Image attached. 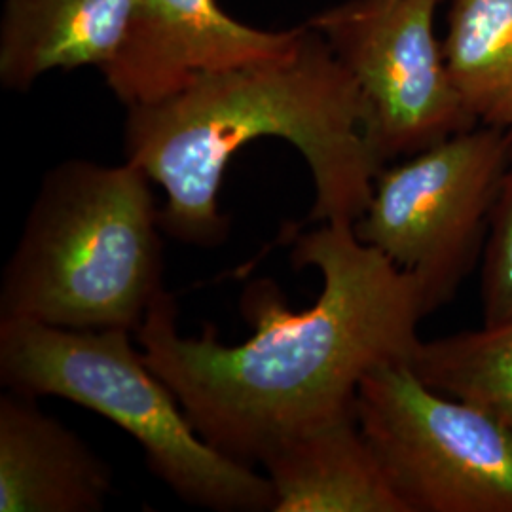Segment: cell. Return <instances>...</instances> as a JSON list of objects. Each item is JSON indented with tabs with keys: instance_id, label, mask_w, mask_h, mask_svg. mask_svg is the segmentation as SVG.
Wrapping results in <instances>:
<instances>
[{
	"instance_id": "14",
	"label": "cell",
	"mask_w": 512,
	"mask_h": 512,
	"mask_svg": "<svg viewBox=\"0 0 512 512\" xmlns=\"http://www.w3.org/2000/svg\"><path fill=\"white\" fill-rule=\"evenodd\" d=\"M482 325L512 319V154L495 200L482 253Z\"/></svg>"
},
{
	"instance_id": "2",
	"label": "cell",
	"mask_w": 512,
	"mask_h": 512,
	"mask_svg": "<svg viewBox=\"0 0 512 512\" xmlns=\"http://www.w3.org/2000/svg\"><path fill=\"white\" fill-rule=\"evenodd\" d=\"M262 137L291 143L310 167L311 222L363 217L380 162L368 107L348 69L310 23L293 52L203 76L164 101L129 107L126 160L165 190V236L213 249L230 234L219 194L232 156Z\"/></svg>"
},
{
	"instance_id": "8",
	"label": "cell",
	"mask_w": 512,
	"mask_h": 512,
	"mask_svg": "<svg viewBox=\"0 0 512 512\" xmlns=\"http://www.w3.org/2000/svg\"><path fill=\"white\" fill-rule=\"evenodd\" d=\"M302 35L304 25L249 27L217 0H137L126 38L101 73L129 109L164 101L203 76L283 57Z\"/></svg>"
},
{
	"instance_id": "10",
	"label": "cell",
	"mask_w": 512,
	"mask_h": 512,
	"mask_svg": "<svg viewBox=\"0 0 512 512\" xmlns=\"http://www.w3.org/2000/svg\"><path fill=\"white\" fill-rule=\"evenodd\" d=\"M260 465L274 486V512H408L355 412L275 444Z\"/></svg>"
},
{
	"instance_id": "9",
	"label": "cell",
	"mask_w": 512,
	"mask_h": 512,
	"mask_svg": "<svg viewBox=\"0 0 512 512\" xmlns=\"http://www.w3.org/2000/svg\"><path fill=\"white\" fill-rule=\"evenodd\" d=\"M112 471L37 399L0 397V512H99Z\"/></svg>"
},
{
	"instance_id": "13",
	"label": "cell",
	"mask_w": 512,
	"mask_h": 512,
	"mask_svg": "<svg viewBox=\"0 0 512 512\" xmlns=\"http://www.w3.org/2000/svg\"><path fill=\"white\" fill-rule=\"evenodd\" d=\"M410 366L423 384L480 408L512 433V319L421 340Z\"/></svg>"
},
{
	"instance_id": "11",
	"label": "cell",
	"mask_w": 512,
	"mask_h": 512,
	"mask_svg": "<svg viewBox=\"0 0 512 512\" xmlns=\"http://www.w3.org/2000/svg\"><path fill=\"white\" fill-rule=\"evenodd\" d=\"M137 0H4L0 82L25 93L50 71L103 69L120 50Z\"/></svg>"
},
{
	"instance_id": "3",
	"label": "cell",
	"mask_w": 512,
	"mask_h": 512,
	"mask_svg": "<svg viewBox=\"0 0 512 512\" xmlns=\"http://www.w3.org/2000/svg\"><path fill=\"white\" fill-rule=\"evenodd\" d=\"M131 162L67 160L38 188L0 283V319L137 330L164 293L160 209Z\"/></svg>"
},
{
	"instance_id": "5",
	"label": "cell",
	"mask_w": 512,
	"mask_h": 512,
	"mask_svg": "<svg viewBox=\"0 0 512 512\" xmlns=\"http://www.w3.org/2000/svg\"><path fill=\"white\" fill-rule=\"evenodd\" d=\"M511 154L512 131L476 124L376 177L353 230L414 277L425 315L454 300L484 253Z\"/></svg>"
},
{
	"instance_id": "7",
	"label": "cell",
	"mask_w": 512,
	"mask_h": 512,
	"mask_svg": "<svg viewBox=\"0 0 512 512\" xmlns=\"http://www.w3.org/2000/svg\"><path fill=\"white\" fill-rule=\"evenodd\" d=\"M440 0H346L308 21L368 107L380 162L410 158L475 128L435 35Z\"/></svg>"
},
{
	"instance_id": "4",
	"label": "cell",
	"mask_w": 512,
	"mask_h": 512,
	"mask_svg": "<svg viewBox=\"0 0 512 512\" xmlns=\"http://www.w3.org/2000/svg\"><path fill=\"white\" fill-rule=\"evenodd\" d=\"M0 384L59 397L107 418L141 446L148 469L183 501L217 512H274L270 478L194 429L129 330H74L0 319Z\"/></svg>"
},
{
	"instance_id": "6",
	"label": "cell",
	"mask_w": 512,
	"mask_h": 512,
	"mask_svg": "<svg viewBox=\"0 0 512 512\" xmlns=\"http://www.w3.org/2000/svg\"><path fill=\"white\" fill-rule=\"evenodd\" d=\"M355 418L408 512H512L511 431L408 363L366 374Z\"/></svg>"
},
{
	"instance_id": "1",
	"label": "cell",
	"mask_w": 512,
	"mask_h": 512,
	"mask_svg": "<svg viewBox=\"0 0 512 512\" xmlns=\"http://www.w3.org/2000/svg\"><path fill=\"white\" fill-rule=\"evenodd\" d=\"M294 268H317L315 304L293 311L272 279L251 281L239 310L253 334L236 346L179 332L171 293L150 304L137 338L194 429L230 458L260 463L275 444L355 412L359 384L408 363L425 317L420 287L349 222H323L293 241Z\"/></svg>"
},
{
	"instance_id": "12",
	"label": "cell",
	"mask_w": 512,
	"mask_h": 512,
	"mask_svg": "<svg viewBox=\"0 0 512 512\" xmlns=\"http://www.w3.org/2000/svg\"><path fill=\"white\" fill-rule=\"evenodd\" d=\"M442 50L476 124L512 131V0H450Z\"/></svg>"
}]
</instances>
